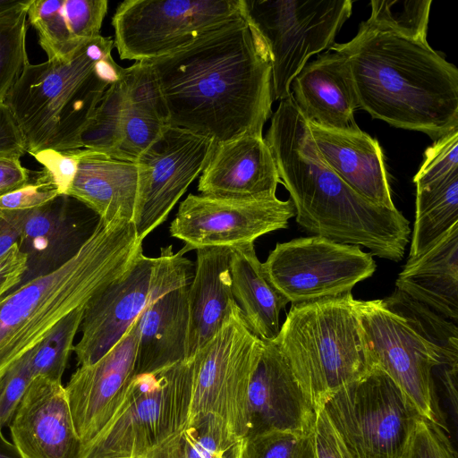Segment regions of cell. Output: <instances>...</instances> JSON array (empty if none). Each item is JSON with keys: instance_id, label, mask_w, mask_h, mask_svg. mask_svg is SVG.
<instances>
[{"instance_id": "1", "label": "cell", "mask_w": 458, "mask_h": 458, "mask_svg": "<svg viewBox=\"0 0 458 458\" xmlns=\"http://www.w3.org/2000/svg\"><path fill=\"white\" fill-rule=\"evenodd\" d=\"M148 62L169 126L215 145L262 135L273 114L271 62L247 13L171 55Z\"/></svg>"}, {"instance_id": "2", "label": "cell", "mask_w": 458, "mask_h": 458, "mask_svg": "<svg viewBox=\"0 0 458 458\" xmlns=\"http://www.w3.org/2000/svg\"><path fill=\"white\" fill-rule=\"evenodd\" d=\"M265 140L302 229L363 246L381 259L398 262L403 258L411 233L408 219L396 208L370 202L327 165L292 95L279 101Z\"/></svg>"}, {"instance_id": "3", "label": "cell", "mask_w": 458, "mask_h": 458, "mask_svg": "<svg viewBox=\"0 0 458 458\" xmlns=\"http://www.w3.org/2000/svg\"><path fill=\"white\" fill-rule=\"evenodd\" d=\"M329 49L346 59L358 107L373 118L434 140L458 128V70L427 39L368 19L352 39Z\"/></svg>"}, {"instance_id": "4", "label": "cell", "mask_w": 458, "mask_h": 458, "mask_svg": "<svg viewBox=\"0 0 458 458\" xmlns=\"http://www.w3.org/2000/svg\"><path fill=\"white\" fill-rule=\"evenodd\" d=\"M141 250L131 220H99L70 259L1 298L0 377L58 322L121 276Z\"/></svg>"}, {"instance_id": "5", "label": "cell", "mask_w": 458, "mask_h": 458, "mask_svg": "<svg viewBox=\"0 0 458 458\" xmlns=\"http://www.w3.org/2000/svg\"><path fill=\"white\" fill-rule=\"evenodd\" d=\"M111 38L100 35L64 58L26 64L4 98L26 152L81 148V134L103 94L123 74Z\"/></svg>"}, {"instance_id": "6", "label": "cell", "mask_w": 458, "mask_h": 458, "mask_svg": "<svg viewBox=\"0 0 458 458\" xmlns=\"http://www.w3.org/2000/svg\"><path fill=\"white\" fill-rule=\"evenodd\" d=\"M274 342L316 411L374 367L352 293L293 304Z\"/></svg>"}, {"instance_id": "7", "label": "cell", "mask_w": 458, "mask_h": 458, "mask_svg": "<svg viewBox=\"0 0 458 458\" xmlns=\"http://www.w3.org/2000/svg\"><path fill=\"white\" fill-rule=\"evenodd\" d=\"M193 360L134 376L122 403L80 458H133L182 430L188 422Z\"/></svg>"}, {"instance_id": "8", "label": "cell", "mask_w": 458, "mask_h": 458, "mask_svg": "<svg viewBox=\"0 0 458 458\" xmlns=\"http://www.w3.org/2000/svg\"><path fill=\"white\" fill-rule=\"evenodd\" d=\"M261 343L235 300L232 301L221 328L192 358V393L186 427L213 417L237 438L245 437L249 386Z\"/></svg>"}, {"instance_id": "9", "label": "cell", "mask_w": 458, "mask_h": 458, "mask_svg": "<svg viewBox=\"0 0 458 458\" xmlns=\"http://www.w3.org/2000/svg\"><path fill=\"white\" fill-rule=\"evenodd\" d=\"M321 408L352 458H403L422 417L377 366L335 392Z\"/></svg>"}, {"instance_id": "10", "label": "cell", "mask_w": 458, "mask_h": 458, "mask_svg": "<svg viewBox=\"0 0 458 458\" xmlns=\"http://www.w3.org/2000/svg\"><path fill=\"white\" fill-rule=\"evenodd\" d=\"M246 13L244 0H125L112 18L122 60L171 55Z\"/></svg>"}, {"instance_id": "11", "label": "cell", "mask_w": 458, "mask_h": 458, "mask_svg": "<svg viewBox=\"0 0 458 458\" xmlns=\"http://www.w3.org/2000/svg\"><path fill=\"white\" fill-rule=\"evenodd\" d=\"M247 15L267 47L274 100L291 95L310 57L329 49L352 11L351 0H244Z\"/></svg>"}, {"instance_id": "12", "label": "cell", "mask_w": 458, "mask_h": 458, "mask_svg": "<svg viewBox=\"0 0 458 458\" xmlns=\"http://www.w3.org/2000/svg\"><path fill=\"white\" fill-rule=\"evenodd\" d=\"M356 304L374 366L399 386L422 417L444 426L436 401L434 372L458 366V348L427 341L382 300H356Z\"/></svg>"}, {"instance_id": "13", "label": "cell", "mask_w": 458, "mask_h": 458, "mask_svg": "<svg viewBox=\"0 0 458 458\" xmlns=\"http://www.w3.org/2000/svg\"><path fill=\"white\" fill-rule=\"evenodd\" d=\"M276 288L293 304L352 293L377 265L360 246L311 235L276 243L263 263Z\"/></svg>"}, {"instance_id": "14", "label": "cell", "mask_w": 458, "mask_h": 458, "mask_svg": "<svg viewBox=\"0 0 458 458\" xmlns=\"http://www.w3.org/2000/svg\"><path fill=\"white\" fill-rule=\"evenodd\" d=\"M294 216L291 199H242L191 193L181 202L169 232L185 243L183 254L207 247L232 249L286 228Z\"/></svg>"}, {"instance_id": "15", "label": "cell", "mask_w": 458, "mask_h": 458, "mask_svg": "<svg viewBox=\"0 0 458 458\" xmlns=\"http://www.w3.org/2000/svg\"><path fill=\"white\" fill-rule=\"evenodd\" d=\"M215 144L208 138L168 126L137 159L138 192L132 223L141 242L168 217L203 171Z\"/></svg>"}, {"instance_id": "16", "label": "cell", "mask_w": 458, "mask_h": 458, "mask_svg": "<svg viewBox=\"0 0 458 458\" xmlns=\"http://www.w3.org/2000/svg\"><path fill=\"white\" fill-rule=\"evenodd\" d=\"M190 276L181 259L157 258L152 294L139 317L135 375L187 360Z\"/></svg>"}, {"instance_id": "17", "label": "cell", "mask_w": 458, "mask_h": 458, "mask_svg": "<svg viewBox=\"0 0 458 458\" xmlns=\"http://www.w3.org/2000/svg\"><path fill=\"white\" fill-rule=\"evenodd\" d=\"M139 318L125 335L95 363L80 366L64 386L82 447L107 425L134 377Z\"/></svg>"}, {"instance_id": "18", "label": "cell", "mask_w": 458, "mask_h": 458, "mask_svg": "<svg viewBox=\"0 0 458 458\" xmlns=\"http://www.w3.org/2000/svg\"><path fill=\"white\" fill-rule=\"evenodd\" d=\"M155 265L156 258L140 251L121 276L88 302L81 337L73 346L79 367L103 357L140 317L152 294Z\"/></svg>"}, {"instance_id": "19", "label": "cell", "mask_w": 458, "mask_h": 458, "mask_svg": "<svg viewBox=\"0 0 458 458\" xmlns=\"http://www.w3.org/2000/svg\"><path fill=\"white\" fill-rule=\"evenodd\" d=\"M316 411L277 344L262 340L249 386L246 436L269 430L310 433Z\"/></svg>"}, {"instance_id": "20", "label": "cell", "mask_w": 458, "mask_h": 458, "mask_svg": "<svg viewBox=\"0 0 458 458\" xmlns=\"http://www.w3.org/2000/svg\"><path fill=\"white\" fill-rule=\"evenodd\" d=\"M9 428L22 458H80L82 444L62 382L33 377Z\"/></svg>"}, {"instance_id": "21", "label": "cell", "mask_w": 458, "mask_h": 458, "mask_svg": "<svg viewBox=\"0 0 458 458\" xmlns=\"http://www.w3.org/2000/svg\"><path fill=\"white\" fill-rule=\"evenodd\" d=\"M98 221L90 208L68 195H59L41 207L29 209L18 243L27 257V269L15 289L70 259L91 235Z\"/></svg>"}, {"instance_id": "22", "label": "cell", "mask_w": 458, "mask_h": 458, "mask_svg": "<svg viewBox=\"0 0 458 458\" xmlns=\"http://www.w3.org/2000/svg\"><path fill=\"white\" fill-rule=\"evenodd\" d=\"M263 135H243L215 145L199 175V194L242 199H271L280 183Z\"/></svg>"}, {"instance_id": "23", "label": "cell", "mask_w": 458, "mask_h": 458, "mask_svg": "<svg viewBox=\"0 0 458 458\" xmlns=\"http://www.w3.org/2000/svg\"><path fill=\"white\" fill-rule=\"evenodd\" d=\"M308 122L322 160L344 182L370 202L395 208L378 141L362 131H339Z\"/></svg>"}, {"instance_id": "24", "label": "cell", "mask_w": 458, "mask_h": 458, "mask_svg": "<svg viewBox=\"0 0 458 458\" xmlns=\"http://www.w3.org/2000/svg\"><path fill=\"white\" fill-rule=\"evenodd\" d=\"M291 94L309 122L339 131L359 127L353 117L359 107L350 67L338 52L329 50L308 62L294 77Z\"/></svg>"}, {"instance_id": "25", "label": "cell", "mask_w": 458, "mask_h": 458, "mask_svg": "<svg viewBox=\"0 0 458 458\" xmlns=\"http://www.w3.org/2000/svg\"><path fill=\"white\" fill-rule=\"evenodd\" d=\"M138 181L136 162L81 148L76 174L66 195L87 206L105 223L116 218L131 221Z\"/></svg>"}, {"instance_id": "26", "label": "cell", "mask_w": 458, "mask_h": 458, "mask_svg": "<svg viewBox=\"0 0 458 458\" xmlns=\"http://www.w3.org/2000/svg\"><path fill=\"white\" fill-rule=\"evenodd\" d=\"M196 269L189 285L187 360H191L221 328L234 301L227 247L198 249Z\"/></svg>"}, {"instance_id": "27", "label": "cell", "mask_w": 458, "mask_h": 458, "mask_svg": "<svg viewBox=\"0 0 458 458\" xmlns=\"http://www.w3.org/2000/svg\"><path fill=\"white\" fill-rule=\"evenodd\" d=\"M397 289L443 317L458 318V224L413 259H407Z\"/></svg>"}, {"instance_id": "28", "label": "cell", "mask_w": 458, "mask_h": 458, "mask_svg": "<svg viewBox=\"0 0 458 458\" xmlns=\"http://www.w3.org/2000/svg\"><path fill=\"white\" fill-rule=\"evenodd\" d=\"M107 9L106 0H31L27 18L47 59H60L100 36Z\"/></svg>"}, {"instance_id": "29", "label": "cell", "mask_w": 458, "mask_h": 458, "mask_svg": "<svg viewBox=\"0 0 458 458\" xmlns=\"http://www.w3.org/2000/svg\"><path fill=\"white\" fill-rule=\"evenodd\" d=\"M231 250L233 298L252 333L263 341H274L281 328L280 313L289 301L270 281L257 257L254 243Z\"/></svg>"}, {"instance_id": "30", "label": "cell", "mask_w": 458, "mask_h": 458, "mask_svg": "<svg viewBox=\"0 0 458 458\" xmlns=\"http://www.w3.org/2000/svg\"><path fill=\"white\" fill-rule=\"evenodd\" d=\"M126 102L121 144L113 158L136 162L169 126L165 107L149 62L123 68Z\"/></svg>"}, {"instance_id": "31", "label": "cell", "mask_w": 458, "mask_h": 458, "mask_svg": "<svg viewBox=\"0 0 458 458\" xmlns=\"http://www.w3.org/2000/svg\"><path fill=\"white\" fill-rule=\"evenodd\" d=\"M458 224V172L417 189L415 222L408 259L420 256Z\"/></svg>"}, {"instance_id": "32", "label": "cell", "mask_w": 458, "mask_h": 458, "mask_svg": "<svg viewBox=\"0 0 458 458\" xmlns=\"http://www.w3.org/2000/svg\"><path fill=\"white\" fill-rule=\"evenodd\" d=\"M242 439L208 417L184 428L140 458H241Z\"/></svg>"}, {"instance_id": "33", "label": "cell", "mask_w": 458, "mask_h": 458, "mask_svg": "<svg viewBox=\"0 0 458 458\" xmlns=\"http://www.w3.org/2000/svg\"><path fill=\"white\" fill-rule=\"evenodd\" d=\"M123 70L103 94L80 137V147L113 157L122 138L126 102Z\"/></svg>"}, {"instance_id": "34", "label": "cell", "mask_w": 458, "mask_h": 458, "mask_svg": "<svg viewBox=\"0 0 458 458\" xmlns=\"http://www.w3.org/2000/svg\"><path fill=\"white\" fill-rule=\"evenodd\" d=\"M85 307L75 310L63 318L31 349L30 368L33 377L40 376L62 382Z\"/></svg>"}, {"instance_id": "35", "label": "cell", "mask_w": 458, "mask_h": 458, "mask_svg": "<svg viewBox=\"0 0 458 458\" xmlns=\"http://www.w3.org/2000/svg\"><path fill=\"white\" fill-rule=\"evenodd\" d=\"M31 0L0 14V100L30 62L26 50L27 11Z\"/></svg>"}, {"instance_id": "36", "label": "cell", "mask_w": 458, "mask_h": 458, "mask_svg": "<svg viewBox=\"0 0 458 458\" xmlns=\"http://www.w3.org/2000/svg\"><path fill=\"white\" fill-rule=\"evenodd\" d=\"M241 458H317L313 432L269 430L242 438Z\"/></svg>"}, {"instance_id": "37", "label": "cell", "mask_w": 458, "mask_h": 458, "mask_svg": "<svg viewBox=\"0 0 458 458\" xmlns=\"http://www.w3.org/2000/svg\"><path fill=\"white\" fill-rule=\"evenodd\" d=\"M431 0H373L369 21L405 36L427 39Z\"/></svg>"}, {"instance_id": "38", "label": "cell", "mask_w": 458, "mask_h": 458, "mask_svg": "<svg viewBox=\"0 0 458 458\" xmlns=\"http://www.w3.org/2000/svg\"><path fill=\"white\" fill-rule=\"evenodd\" d=\"M458 172V128L435 140L413 178L416 188L427 187Z\"/></svg>"}, {"instance_id": "39", "label": "cell", "mask_w": 458, "mask_h": 458, "mask_svg": "<svg viewBox=\"0 0 458 458\" xmlns=\"http://www.w3.org/2000/svg\"><path fill=\"white\" fill-rule=\"evenodd\" d=\"M442 425L421 417L410 437L403 458H457Z\"/></svg>"}, {"instance_id": "40", "label": "cell", "mask_w": 458, "mask_h": 458, "mask_svg": "<svg viewBox=\"0 0 458 458\" xmlns=\"http://www.w3.org/2000/svg\"><path fill=\"white\" fill-rule=\"evenodd\" d=\"M31 349L16 360L0 377V428L9 426L33 377Z\"/></svg>"}, {"instance_id": "41", "label": "cell", "mask_w": 458, "mask_h": 458, "mask_svg": "<svg viewBox=\"0 0 458 458\" xmlns=\"http://www.w3.org/2000/svg\"><path fill=\"white\" fill-rule=\"evenodd\" d=\"M60 195L49 174L42 169L24 186L0 197V210L19 211L41 207Z\"/></svg>"}, {"instance_id": "42", "label": "cell", "mask_w": 458, "mask_h": 458, "mask_svg": "<svg viewBox=\"0 0 458 458\" xmlns=\"http://www.w3.org/2000/svg\"><path fill=\"white\" fill-rule=\"evenodd\" d=\"M80 149L66 151L44 149L31 154L49 174L60 195H66L72 182L80 159Z\"/></svg>"}, {"instance_id": "43", "label": "cell", "mask_w": 458, "mask_h": 458, "mask_svg": "<svg viewBox=\"0 0 458 458\" xmlns=\"http://www.w3.org/2000/svg\"><path fill=\"white\" fill-rule=\"evenodd\" d=\"M312 432L317 458H352L323 408L316 411Z\"/></svg>"}, {"instance_id": "44", "label": "cell", "mask_w": 458, "mask_h": 458, "mask_svg": "<svg viewBox=\"0 0 458 458\" xmlns=\"http://www.w3.org/2000/svg\"><path fill=\"white\" fill-rule=\"evenodd\" d=\"M25 153L20 127L9 106L0 100V157L21 158Z\"/></svg>"}, {"instance_id": "45", "label": "cell", "mask_w": 458, "mask_h": 458, "mask_svg": "<svg viewBox=\"0 0 458 458\" xmlns=\"http://www.w3.org/2000/svg\"><path fill=\"white\" fill-rule=\"evenodd\" d=\"M26 269L27 257L17 243L0 258V297L19 285Z\"/></svg>"}, {"instance_id": "46", "label": "cell", "mask_w": 458, "mask_h": 458, "mask_svg": "<svg viewBox=\"0 0 458 458\" xmlns=\"http://www.w3.org/2000/svg\"><path fill=\"white\" fill-rule=\"evenodd\" d=\"M31 179V172L22 166L20 158L0 157V197L13 191Z\"/></svg>"}, {"instance_id": "47", "label": "cell", "mask_w": 458, "mask_h": 458, "mask_svg": "<svg viewBox=\"0 0 458 458\" xmlns=\"http://www.w3.org/2000/svg\"><path fill=\"white\" fill-rule=\"evenodd\" d=\"M28 210H0V258L19 243Z\"/></svg>"}, {"instance_id": "48", "label": "cell", "mask_w": 458, "mask_h": 458, "mask_svg": "<svg viewBox=\"0 0 458 458\" xmlns=\"http://www.w3.org/2000/svg\"><path fill=\"white\" fill-rule=\"evenodd\" d=\"M0 458H22L15 445L8 441L0 428Z\"/></svg>"}, {"instance_id": "49", "label": "cell", "mask_w": 458, "mask_h": 458, "mask_svg": "<svg viewBox=\"0 0 458 458\" xmlns=\"http://www.w3.org/2000/svg\"><path fill=\"white\" fill-rule=\"evenodd\" d=\"M24 0H0V14L21 5Z\"/></svg>"}, {"instance_id": "50", "label": "cell", "mask_w": 458, "mask_h": 458, "mask_svg": "<svg viewBox=\"0 0 458 458\" xmlns=\"http://www.w3.org/2000/svg\"><path fill=\"white\" fill-rule=\"evenodd\" d=\"M133 458H140V457H133Z\"/></svg>"}]
</instances>
